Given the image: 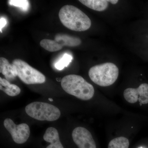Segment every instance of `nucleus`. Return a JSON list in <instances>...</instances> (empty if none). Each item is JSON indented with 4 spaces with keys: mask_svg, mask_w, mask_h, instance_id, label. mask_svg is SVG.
I'll list each match as a JSON object with an SVG mask.
<instances>
[{
    "mask_svg": "<svg viewBox=\"0 0 148 148\" xmlns=\"http://www.w3.org/2000/svg\"><path fill=\"white\" fill-rule=\"evenodd\" d=\"M72 138L79 148H96L91 133L84 127H76L72 132Z\"/></svg>",
    "mask_w": 148,
    "mask_h": 148,
    "instance_id": "6e6552de",
    "label": "nucleus"
},
{
    "mask_svg": "<svg viewBox=\"0 0 148 148\" xmlns=\"http://www.w3.org/2000/svg\"><path fill=\"white\" fill-rule=\"evenodd\" d=\"M4 125L10 133L15 143L23 144L29 139L30 130L29 125L26 123H21L17 125L12 120L8 118L4 121Z\"/></svg>",
    "mask_w": 148,
    "mask_h": 148,
    "instance_id": "423d86ee",
    "label": "nucleus"
},
{
    "mask_svg": "<svg viewBox=\"0 0 148 148\" xmlns=\"http://www.w3.org/2000/svg\"><path fill=\"white\" fill-rule=\"evenodd\" d=\"M58 16L61 23L72 31L84 32L91 26L90 18L83 12L73 5H64L59 11Z\"/></svg>",
    "mask_w": 148,
    "mask_h": 148,
    "instance_id": "f257e3e1",
    "label": "nucleus"
},
{
    "mask_svg": "<svg viewBox=\"0 0 148 148\" xmlns=\"http://www.w3.org/2000/svg\"><path fill=\"white\" fill-rule=\"evenodd\" d=\"M139 148H143V147H140Z\"/></svg>",
    "mask_w": 148,
    "mask_h": 148,
    "instance_id": "aec40b11",
    "label": "nucleus"
},
{
    "mask_svg": "<svg viewBox=\"0 0 148 148\" xmlns=\"http://www.w3.org/2000/svg\"><path fill=\"white\" fill-rule=\"evenodd\" d=\"M61 86L64 91L81 100L87 101L94 95V88L82 77L76 75H70L63 77Z\"/></svg>",
    "mask_w": 148,
    "mask_h": 148,
    "instance_id": "f03ea898",
    "label": "nucleus"
},
{
    "mask_svg": "<svg viewBox=\"0 0 148 148\" xmlns=\"http://www.w3.org/2000/svg\"><path fill=\"white\" fill-rule=\"evenodd\" d=\"M125 100L130 103H135L138 101L141 104L148 103V84L144 83L137 88H126L123 92Z\"/></svg>",
    "mask_w": 148,
    "mask_h": 148,
    "instance_id": "0eeeda50",
    "label": "nucleus"
},
{
    "mask_svg": "<svg viewBox=\"0 0 148 148\" xmlns=\"http://www.w3.org/2000/svg\"><path fill=\"white\" fill-rule=\"evenodd\" d=\"M7 24V21L5 18L1 17L0 18V32H2V29Z\"/></svg>",
    "mask_w": 148,
    "mask_h": 148,
    "instance_id": "f3484780",
    "label": "nucleus"
},
{
    "mask_svg": "<svg viewBox=\"0 0 148 148\" xmlns=\"http://www.w3.org/2000/svg\"><path fill=\"white\" fill-rule=\"evenodd\" d=\"M12 64L16 67L17 76L24 83L40 84L45 82L46 78L44 75L23 60L15 59Z\"/></svg>",
    "mask_w": 148,
    "mask_h": 148,
    "instance_id": "39448f33",
    "label": "nucleus"
},
{
    "mask_svg": "<svg viewBox=\"0 0 148 148\" xmlns=\"http://www.w3.org/2000/svg\"><path fill=\"white\" fill-rule=\"evenodd\" d=\"M8 3L10 5L19 7L24 11L28 10L29 6V1L27 0H9Z\"/></svg>",
    "mask_w": 148,
    "mask_h": 148,
    "instance_id": "dca6fc26",
    "label": "nucleus"
},
{
    "mask_svg": "<svg viewBox=\"0 0 148 148\" xmlns=\"http://www.w3.org/2000/svg\"><path fill=\"white\" fill-rule=\"evenodd\" d=\"M48 99L49 101H53V99H52V98H49Z\"/></svg>",
    "mask_w": 148,
    "mask_h": 148,
    "instance_id": "6ab92c4d",
    "label": "nucleus"
},
{
    "mask_svg": "<svg viewBox=\"0 0 148 148\" xmlns=\"http://www.w3.org/2000/svg\"><path fill=\"white\" fill-rule=\"evenodd\" d=\"M0 72L8 81L14 79L17 76L16 67L13 64H10L8 60L3 57L0 58Z\"/></svg>",
    "mask_w": 148,
    "mask_h": 148,
    "instance_id": "9b49d317",
    "label": "nucleus"
},
{
    "mask_svg": "<svg viewBox=\"0 0 148 148\" xmlns=\"http://www.w3.org/2000/svg\"><path fill=\"white\" fill-rule=\"evenodd\" d=\"M54 40L55 45L59 51L64 46L73 47L79 45L81 43V40L79 38L64 34L56 35Z\"/></svg>",
    "mask_w": 148,
    "mask_h": 148,
    "instance_id": "1a4fd4ad",
    "label": "nucleus"
},
{
    "mask_svg": "<svg viewBox=\"0 0 148 148\" xmlns=\"http://www.w3.org/2000/svg\"><path fill=\"white\" fill-rule=\"evenodd\" d=\"M79 1L88 8L97 11L106 10L108 7V1L106 0H79Z\"/></svg>",
    "mask_w": 148,
    "mask_h": 148,
    "instance_id": "ddd939ff",
    "label": "nucleus"
},
{
    "mask_svg": "<svg viewBox=\"0 0 148 148\" xmlns=\"http://www.w3.org/2000/svg\"><path fill=\"white\" fill-rule=\"evenodd\" d=\"M0 89L10 96H15L21 92V89L16 85L11 84L7 79L0 77Z\"/></svg>",
    "mask_w": 148,
    "mask_h": 148,
    "instance_id": "f8f14e48",
    "label": "nucleus"
},
{
    "mask_svg": "<svg viewBox=\"0 0 148 148\" xmlns=\"http://www.w3.org/2000/svg\"><path fill=\"white\" fill-rule=\"evenodd\" d=\"M45 141L50 143L46 148H64L59 139L58 130L53 127H48L43 135Z\"/></svg>",
    "mask_w": 148,
    "mask_h": 148,
    "instance_id": "9d476101",
    "label": "nucleus"
},
{
    "mask_svg": "<svg viewBox=\"0 0 148 148\" xmlns=\"http://www.w3.org/2000/svg\"><path fill=\"white\" fill-rule=\"evenodd\" d=\"M108 2H110L112 4H116L119 1L118 0H108Z\"/></svg>",
    "mask_w": 148,
    "mask_h": 148,
    "instance_id": "a211bd4d",
    "label": "nucleus"
},
{
    "mask_svg": "<svg viewBox=\"0 0 148 148\" xmlns=\"http://www.w3.org/2000/svg\"><path fill=\"white\" fill-rule=\"evenodd\" d=\"M119 70L116 65L106 63L91 67L88 71L90 79L95 84L101 86H108L116 81Z\"/></svg>",
    "mask_w": 148,
    "mask_h": 148,
    "instance_id": "7ed1b4c3",
    "label": "nucleus"
},
{
    "mask_svg": "<svg viewBox=\"0 0 148 148\" xmlns=\"http://www.w3.org/2000/svg\"><path fill=\"white\" fill-rule=\"evenodd\" d=\"M73 59L71 55L68 53H65L63 57L55 64V67L57 70L61 71L65 67H67Z\"/></svg>",
    "mask_w": 148,
    "mask_h": 148,
    "instance_id": "2eb2a0df",
    "label": "nucleus"
},
{
    "mask_svg": "<svg viewBox=\"0 0 148 148\" xmlns=\"http://www.w3.org/2000/svg\"><path fill=\"white\" fill-rule=\"evenodd\" d=\"M25 111L29 116L42 121H54L61 116V112L58 108L51 104L43 102L30 103L26 106Z\"/></svg>",
    "mask_w": 148,
    "mask_h": 148,
    "instance_id": "20e7f679",
    "label": "nucleus"
},
{
    "mask_svg": "<svg viewBox=\"0 0 148 148\" xmlns=\"http://www.w3.org/2000/svg\"><path fill=\"white\" fill-rule=\"evenodd\" d=\"M129 141L123 137L114 138L109 143L108 148H128Z\"/></svg>",
    "mask_w": 148,
    "mask_h": 148,
    "instance_id": "4468645a",
    "label": "nucleus"
}]
</instances>
